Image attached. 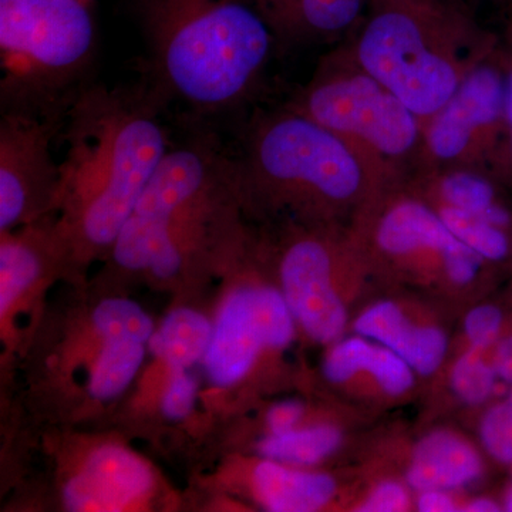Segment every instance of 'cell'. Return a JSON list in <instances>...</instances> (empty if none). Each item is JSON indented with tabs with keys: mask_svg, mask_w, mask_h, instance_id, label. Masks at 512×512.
Returning <instances> with one entry per match:
<instances>
[{
	"mask_svg": "<svg viewBox=\"0 0 512 512\" xmlns=\"http://www.w3.org/2000/svg\"><path fill=\"white\" fill-rule=\"evenodd\" d=\"M214 323L190 308L168 313L148 342L151 352L163 360L170 372L188 370L205 359L211 345Z\"/></svg>",
	"mask_w": 512,
	"mask_h": 512,
	"instance_id": "obj_21",
	"label": "cell"
},
{
	"mask_svg": "<svg viewBox=\"0 0 512 512\" xmlns=\"http://www.w3.org/2000/svg\"><path fill=\"white\" fill-rule=\"evenodd\" d=\"M144 356V343L128 339H103V348L90 373V396L101 402L120 396L133 382L143 365Z\"/></svg>",
	"mask_w": 512,
	"mask_h": 512,
	"instance_id": "obj_23",
	"label": "cell"
},
{
	"mask_svg": "<svg viewBox=\"0 0 512 512\" xmlns=\"http://www.w3.org/2000/svg\"><path fill=\"white\" fill-rule=\"evenodd\" d=\"M500 498L501 503H503L504 511L512 512V478Z\"/></svg>",
	"mask_w": 512,
	"mask_h": 512,
	"instance_id": "obj_33",
	"label": "cell"
},
{
	"mask_svg": "<svg viewBox=\"0 0 512 512\" xmlns=\"http://www.w3.org/2000/svg\"><path fill=\"white\" fill-rule=\"evenodd\" d=\"M235 171L238 190L296 225L349 227L386 190L348 144L289 106L252 128Z\"/></svg>",
	"mask_w": 512,
	"mask_h": 512,
	"instance_id": "obj_4",
	"label": "cell"
},
{
	"mask_svg": "<svg viewBox=\"0 0 512 512\" xmlns=\"http://www.w3.org/2000/svg\"><path fill=\"white\" fill-rule=\"evenodd\" d=\"M96 29L82 0H0L3 97L66 89L92 60Z\"/></svg>",
	"mask_w": 512,
	"mask_h": 512,
	"instance_id": "obj_8",
	"label": "cell"
},
{
	"mask_svg": "<svg viewBox=\"0 0 512 512\" xmlns=\"http://www.w3.org/2000/svg\"><path fill=\"white\" fill-rule=\"evenodd\" d=\"M47 239L29 237L6 238L0 245V313L30 288L43 271Z\"/></svg>",
	"mask_w": 512,
	"mask_h": 512,
	"instance_id": "obj_22",
	"label": "cell"
},
{
	"mask_svg": "<svg viewBox=\"0 0 512 512\" xmlns=\"http://www.w3.org/2000/svg\"><path fill=\"white\" fill-rule=\"evenodd\" d=\"M52 131L29 111L9 110L0 121L2 232L57 201L60 164L52 154Z\"/></svg>",
	"mask_w": 512,
	"mask_h": 512,
	"instance_id": "obj_15",
	"label": "cell"
},
{
	"mask_svg": "<svg viewBox=\"0 0 512 512\" xmlns=\"http://www.w3.org/2000/svg\"><path fill=\"white\" fill-rule=\"evenodd\" d=\"M467 490H427L414 497L416 512H461Z\"/></svg>",
	"mask_w": 512,
	"mask_h": 512,
	"instance_id": "obj_30",
	"label": "cell"
},
{
	"mask_svg": "<svg viewBox=\"0 0 512 512\" xmlns=\"http://www.w3.org/2000/svg\"><path fill=\"white\" fill-rule=\"evenodd\" d=\"M140 18L158 86L198 111L247 99L276 43L248 0H140Z\"/></svg>",
	"mask_w": 512,
	"mask_h": 512,
	"instance_id": "obj_2",
	"label": "cell"
},
{
	"mask_svg": "<svg viewBox=\"0 0 512 512\" xmlns=\"http://www.w3.org/2000/svg\"><path fill=\"white\" fill-rule=\"evenodd\" d=\"M423 424L419 430L394 424L370 429L353 463L397 474L416 494L468 490L487 476L490 458L477 439L439 420Z\"/></svg>",
	"mask_w": 512,
	"mask_h": 512,
	"instance_id": "obj_11",
	"label": "cell"
},
{
	"mask_svg": "<svg viewBox=\"0 0 512 512\" xmlns=\"http://www.w3.org/2000/svg\"><path fill=\"white\" fill-rule=\"evenodd\" d=\"M505 47H510V49H512V20H511L510 26H508L507 46H505Z\"/></svg>",
	"mask_w": 512,
	"mask_h": 512,
	"instance_id": "obj_34",
	"label": "cell"
},
{
	"mask_svg": "<svg viewBox=\"0 0 512 512\" xmlns=\"http://www.w3.org/2000/svg\"><path fill=\"white\" fill-rule=\"evenodd\" d=\"M505 396H507L508 399L512 400V387H510V389H508V392H507V394H505Z\"/></svg>",
	"mask_w": 512,
	"mask_h": 512,
	"instance_id": "obj_35",
	"label": "cell"
},
{
	"mask_svg": "<svg viewBox=\"0 0 512 512\" xmlns=\"http://www.w3.org/2000/svg\"><path fill=\"white\" fill-rule=\"evenodd\" d=\"M154 487L153 471L120 446H103L63 488L64 507L74 512H119L138 503Z\"/></svg>",
	"mask_w": 512,
	"mask_h": 512,
	"instance_id": "obj_17",
	"label": "cell"
},
{
	"mask_svg": "<svg viewBox=\"0 0 512 512\" xmlns=\"http://www.w3.org/2000/svg\"><path fill=\"white\" fill-rule=\"evenodd\" d=\"M356 464L363 481L350 512H416V493L402 477Z\"/></svg>",
	"mask_w": 512,
	"mask_h": 512,
	"instance_id": "obj_24",
	"label": "cell"
},
{
	"mask_svg": "<svg viewBox=\"0 0 512 512\" xmlns=\"http://www.w3.org/2000/svg\"><path fill=\"white\" fill-rule=\"evenodd\" d=\"M234 188L235 161L210 141L168 148L111 245L113 261L126 271L150 272L170 247L171 229Z\"/></svg>",
	"mask_w": 512,
	"mask_h": 512,
	"instance_id": "obj_9",
	"label": "cell"
},
{
	"mask_svg": "<svg viewBox=\"0 0 512 512\" xmlns=\"http://www.w3.org/2000/svg\"><path fill=\"white\" fill-rule=\"evenodd\" d=\"M403 184L431 207L466 212L512 231V192L490 171L467 167L420 170Z\"/></svg>",
	"mask_w": 512,
	"mask_h": 512,
	"instance_id": "obj_18",
	"label": "cell"
},
{
	"mask_svg": "<svg viewBox=\"0 0 512 512\" xmlns=\"http://www.w3.org/2000/svg\"><path fill=\"white\" fill-rule=\"evenodd\" d=\"M66 144L57 201L69 212V238L111 248L170 148L167 133L147 101L93 87L74 101Z\"/></svg>",
	"mask_w": 512,
	"mask_h": 512,
	"instance_id": "obj_1",
	"label": "cell"
},
{
	"mask_svg": "<svg viewBox=\"0 0 512 512\" xmlns=\"http://www.w3.org/2000/svg\"><path fill=\"white\" fill-rule=\"evenodd\" d=\"M379 284L463 313L488 298L501 269L471 251L404 184L380 191L349 225Z\"/></svg>",
	"mask_w": 512,
	"mask_h": 512,
	"instance_id": "obj_5",
	"label": "cell"
},
{
	"mask_svg": "<svg viewBox=\"0 0 512 512\" xmlns=\"http://www.w3.org/2000/svg\"><path fill=\"white\" fill-rule=\"evenodd\" d=\"M298 332L278 285H239L225 296L215 319L205 373L214 386H235L251 376L265 357L292 348Z\"/></svg>",
	"mask_w": 512,
	"mask_h": 512,
	"instance_id": "obj_12",
	"label": "cell"
},
{
	"mask_svg": "<svg viewBox=\"0 0 512 512\" xmlns=\"http://www.w3.org/2000/svg\"><path fill=\"white\" fill-rule=\"evenodd\" d=\"M505 66L503 47L471 69L450 99L423 121L416 170L480 168L493 174L503 141Z\"/></svg>",
	"mask_w": 512,
	"mask_h": 512,
	"instance_id": "obj_10",
	"label": "cell"
},
{
	"mask_svg": "<svg viewBox=\"0 0 512 512\" xmlns=\"http://www.w3.org/2000/svg\"><path fill=\"white\" fill-rule=\"evenodd\" d=\"M375 427L345 421H323L284 434H265L256 443V454L289 466L316 468L348 453L355 460L357 450Z\"/></svg>",
	"mask_w": 512,
	"mask_h": 512,
	"instance_id": "obj_20",
	"label": "cell"
},
{
	"mask_svg": "<svg viewBox=\"0 0 512 512\" xmlns=\"http://www.w3.org/2000/svg\"><path fill=\"white\" fill-rule=\"evenodd\" d=\"M493 363L498 382L512 387V313L493 345Z\"/></svg>",
	"mask_w": 512,
	"mask_h": 512,
	"instance_id": "obj_31",
	"label": "cell"
},
{
	"mask_svg": "<svg viewBox=\"0 0 512 512\" xmlns=\"http://www.w3.org/2000/svg\"><path fill=\"white\" fill-rule=\"evenodd\" d=\"M92 319L101 339H128L147 345L156 332L153 319L130 299H104L94 309Z\"/></svg>",
	"mask_w": 512,
	"mask_h": 512,
	"instance_id": "obj_25",
	"label": "cell"
},
{
	"mask_svg": "<svg viewBox=\"0 0 512 512\" xmlns=\"http://www.w3.org/2000/svg\"><path fill=\"white\" fill-rule=\"evenodd\" d=\"M259 458L249 474V485L256 503L266 511L350 512L363 481L356 463L338 473Z\"/></svg>",
	"mask_w": 512,
	"mask_h": 512,
	"instance_id": "obj_16",
	"label": "cell"
},
{
	"mask_svg": "<svg viewBox=\"0 0 512 512\" xmlns=\"http://www.w3.org/2000/svg\"><path fill=\"white\" fill-rule=\"evenodd\" d=\"M505 66V123L503 141L495 160L493 175L512 192V49L503 47Z\"/></svg>",
	"mask_w": 512,
	"mask_h": 512,
	"instance_id": "obj_29",
	"label": "cell"
},
{
	"mask_svg": "<svg viewBox=\"0 0 512 512\" xmlns=\"http://www.w3.org/2000/svg\"><path fill=\"white\" fill-rule=\"evenodd\" d=\"M508 318L510 313L498 303L488 299L474 303L457 320L448 357L467 349L494 345Z\"/></svg>",
	"mask_w": 512,
	"mask_h": 512,
	"instance_id": "obj_26",
	"label": "cell"
},
{
	"mask_svg": "<svg viewBox=\"0 0 512 512\" xmlns=\"http://www.w3.org/2000/svg\"><path fill=\"white\" fill-rule=\"evenodd\" d=\"M276 274L298 330L323 349L348 335L360 306L384 289L349 227L338 225H296Z\"/></svg>",
	"mask_w": 512,
	"mask_h": 512,
	"instance_id": "obj_7",
	"label": "cell"
},
{
	"mask_svg": "<svg viewBox=\"0 0 512 512\" xmlns=\"http://www.w3.org/2000/svg\"><path fill=\"white\" fill-rule=\"evenodd\" d=\"M289 107L348 144L383 188L416 170L423 120L367 73L349 46L320 62Z\"/></svg>",
	"mask_w": 512,
	"mask_h": 512,
	"instance_id": "obj_6",
	"label": "cell"
},
{
	"mask_svg": "<svg viewBox=\"0 0 512 512\" xmlns=\"http://www.w3.org/2000/svg\"><path fill=\"white\" fill-rule=\"evenodd\" d=\"M458 318L460 313L420 293L386 288L360 306L349 333L393 350L423 380L427 393L446 366Z\"/></svg>",
	"mask_w": 512,
	"mask_h": 512,
	"instance_id": "obj_13",
	"label": "cell"
},
{
	"mask_svg": "<svg viewBox=\"0 0 512 512\" xmlns=\"http://www.w3.org/2000/svg\"><path fill=\"white\" fill-rule=\"evenodd\" d=\"M476 439L484 453L498 466L512 470V402L495 399L474 413Z\"/></svg>",
	"mask_w": 512,
	"mask_h": 512,
	"instance_id": "obj_27",
	"label": "cell"
},
{
	"mask_svg": "<svg viewBox=\"0 0 512 512\" xmlns=\"http://www.w3.org/2000/svg\"><path fill=\"white\" fill-rule=\"evenodd\" d=\"M320 375L333 399L375 419L421 403L426 393L423 380L402 357L356 333L325 348Z\"/></svg>",
	"mask_w": 512,
	"mask_h": 512,
	"instance_id": "obj_14",
	"label": "cell"
},
{
	"mask_svg": "<svg viewBox=\"0 0 512 512\" xmlns=\"http://www.w3.org/2000/svg\"><path fill=\"white\" fill-rule=\"evenodd\" d=\"M498 46L456 0H366L349 47L424 121Z\"/></svg>",
	"mask_w": 512,
	"mask_h": 512,
	"instance_id": "obj_3",
	"label": "cell"
},
{
	"mask_svg": "<svg viewBox=\"0 0 512 512\" xmlns=\"http://www.w3.org/2000/svg\"><path fill=\"white\" fill-rule=\"evenodd\" d=\"M198 383L187 370L171 372L170 382L165 387L161 410L167 419H187L197 400Z\"/></svg>",
	"mask_w": 512,
	"mask_h": 512,
	"instance_id": "obj_28",
	"label": "cell"
},
{
	"mask_svg": "<svg viewBox=\"0 0 512 512\" xmlns=\"http://www.w3.org/2000/svg\"><path fill=\"white\" fill-rule=\"evenodd\" d=\"M510 293H511V301H512V282H511V286H510Z\"/></svg>",
	"mask_w": 512,
	"mask_h": 512,
	"instance_id": "obj_36",
	"label": "cell"
},
{
	"mask_svg": "<svg viewBox=\"0 0 512 512\" xmlns=\"http://www.w3.org/2000/svg\"><path fill=\"white\" fill-rule=\"evenodd\" d=\"M504 511L501 498L485 494L467 493L461 512H500Z\"/></svg>",
	"mask_w": 512,
	"mask_h": 512,
	"instance_id": "obj_32",
	"label": "cell"
},
{
	"mask_svg": "<svg viewBox=\"0 0 512 512\" xmlns=\"http://www.w3.org/2000/svg\"><path fill=\"white\" fill-rule=\"evenodd\" d=\"M274 33L289 45L325 43L356 29L366 0H248Z\"/></svg>",
	"mask_w": 512,
	"mask_h": 512,
	"instance_id": "obj_19",
	"label": "cell"
}]
</instances>
